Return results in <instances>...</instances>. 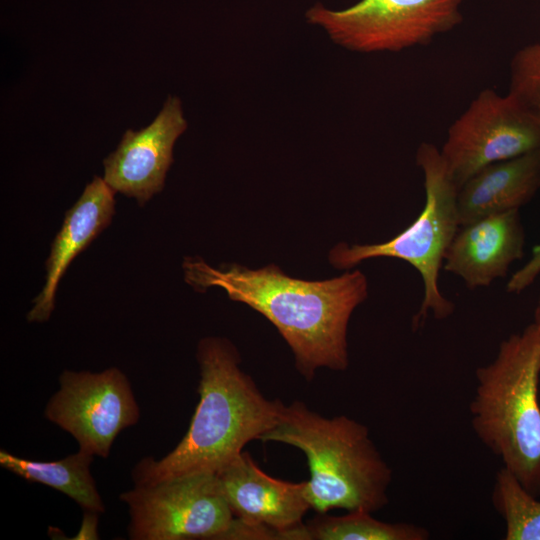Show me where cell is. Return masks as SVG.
Returning a JSON list of instances; mask_svg holds the SVG:
<instances>
[{"label":"cell","instance_id":"obj_16","mask_svg":"<svg viewBox=\"0 0 540 540\" xmlns=\"http://www.w3.org/2000/svg\"><path fill=\"white\" fill-rule=\"evenodd\" d=\"M307 540H427L430 532L422 526L375 519L365 510L342 516L318 513L305 524Z\"/></svg>","mask_w":540,"mask_h":540},{"label":"cell","instance_id":"obj_15","mask_svg":"<svg viewBox=\"0 0 540 540\" xmlns=\"http://www.w3.org/2000/svg\"><path fill=\"white\" fill-rule=\"evenodd\" d=\"M94 456L78 450L55 461H38L18 457L0 450V465L29 481L49 486L74 500L84 512L100 514L105 506L90 466Z\"/></svg>","mask_w":540,"mask_h":540},{"label":"cell","instance_id":"obj_3","mask_svg":"<svg viewBox=\"0 0 540 540\" xmlns=\"http://www.w3.org/2000/svg\"><path fill=\"white\" fill-rule=\"evenodd\" d=\"M259 440L301 450L310 472L307 498L317 513L334 508L374 513L388 502L392 469L363 423L346 415L325 417L301 401L283 403L277 422Z\"/></svg>","mask_w":540,"mask_h":540},{"label":"cell","instance_id":"obj_6","mask_svg":"<svg viewBox=\"0 0 540 540\" xmlns=\"http://www.w3.org/2000/svg\"><path fill=\"white\" fill-rule=\"evenodd\" d=\"M463 0H360L333 11L318 3L307 20L322 27L338 45L360 53L400 52L430 44L463 18Z\"/></svg>","mask_w":540,"mask_h":540},{"label":"cell","instance_id":"obj_18","mask_svg":"<svg viewBox=\"0 0 540 540\" xmlns=\"http://www.w3.org/2000/svg\"><path fill=\"white\" fill-rule=\"evenodd\" d=\"M509 71L508 93L540 121V40L516 51Z\"/></svg>","mask_w":540,"mask_h":540},{"label":"cell","instance_id":"obj_17","mask_svg":"<svg viewBox=\"0 0 540 540\" xmlns=\"http://www.w3.org/2000/svg\"><path fill=\"white\" fill-rule=\"evenodd\" d=\"M491 500L505 522V540H540V497L504 467L495 475Z\"/></svg>","mask_w":540,"mask_h":540},{"label":"cell","instance_id":"obj_1","mask_svg":"<svg viewBox=\"0 0 540 540\" xmlns=\"http://www.w3.org/2000/svg\"><path fill=\"white\" fill-rule=\"evenodd\" d=\"M183 267L186 281L195 289L220 287L230 299L265 316L290 346L296 368L306 380L322 367L347 369L349 319L368 295L361 271L308 281L290 277L273 264L256 270L236 264L216 269L188 259Z\"/></svg>","mask_w":540,"mask_h":540},{"label":"cell","instance_id":"obj_12","mask_svg":"<svg viewBox=\"0 0 540 540\" xmlns=\"http://www.w3.org/2000/svg\"><path fill=\"white\" fill-rule=\"evenodd\" d=\"M525 232L519 210L490 215L460 226L445 254L443 268L460 277L467 288L488 287L506 277L523 257Z\"/></svg>","mask_w":540,"mask_h":540},{"label":"cell","instance_id":"obj_11","mask_svg":"<svg viewBox=\"0 0 540 540\" xmlns=\"http://www.w3.org/2000/svg\"><path fill=\"white\" fill-rule=\"evenodd\" d=\"M216 476L236 518L276 530L282 540H307L302 519L311 508L307 481L293 483L264 473L243 451Z\"/></svg>","mask_w":540,"mask_h":540},{"label":"cell","instance_id":"obj_13","mask_svg":"<svg viewBox=\"0 0 540 540\" xmlns=\"http://www.w3.org/2000/svg\"><path fill=\"white\" fill-rule=\"evenodd\" d=\"M114 194L103 178L95 176L66 212L46 260L43 288L27 314L29 322H45L50 318L58 284L67 268L110 225L115 213Z\"/></svg>","mask_w":540,"mask_h":540},{"label":"cell","instance_id":"obj_2","mask_svg":"<svg viewBox=\"0 0 540 540\" xmlns=\"http://www.w3.org/2000/svg\"><path fill=\"white\" fill-rule=\"evenodd\" d=\"M199 402L177 446L161 459L145 457L132 470L134 485L170 478L216 474L277 422L283 402L269 400L240 368L230 341L203 338L197 347Z\"/></svg>","mask_w":540,"mask_h":540},{"label":"cell","instance_id":"obj_14","mask_svg":"<svg viewBox=\"0 0 540 540\" xmlns=\"http://www.w3.org/2000/svg\"><path fill=\"white\" fill-rule=\"evenodd\" d=\"M540 189V150L492 163L477 171L458 190L460 226L484 217L519 210Z\"/></svg>","mask_w":540,"mask_h":540},{"label":"cell","instance_id":"obj_9","mask_svg":"<svg viewBox=\"0 0 540 540\" xmlns=\"http://www.w3.org/2000/svg\"><path fill=\"white\" fill-rule=\"evenodd\" d=\"M44 416L71 434L79 450L107 458L118 434L139 421L140 408L119 368L98 373L64 370Z\"/></svg>","mask_w":540,"mask_h":540},{"label":"cell","instance_id":"obj_20","mask_svg":"<svg viewBox=\"0 0 540 540\" xmlns=\"http://www.w3.org/2000/svg\"><path fill=\"white\" fill-rule=\"evenodd\" d=\"M533 323L537 326L539 332H540V296L537 301V305L534 310V321Z\"/></svg>","mask_w":540,"mask_h":540},{"label":"cell","instance_id":"obj_8","mask_svg":"<svg viewBox=\"0 0 540 540\" xmlns=\"http://www.w3.org/2000/svg\"><path fill=\"white\" fill-rule=\"evenodd\" d=\"M537 150L540 121L509 93L486 88L451 124L440 154L459 190L483 167Z\"/></svg>","mask_w":540,"mask_h":540},{"label":"cell","instance_id":"obj_5","mask_svg":"<svg viewBox=\"0 0 540 540\" xmlns=\"http://www.w3.org/2000/svg\"><path fill=\"white\" fill-rule=\"evenodd\" d=\"M416 164L424 175L425 205L418 217L402 232L378 244L347 245L331 249L329 262L339 269H350L364 260L391 257L403 260L420 274L424 292L413 328L431 312L435 319L450 316L454 304L439 289V275L445 254L460 228L457 210L458 187L451 178L440 150L422 142L416 152Z\"/></svg>","mask_w":540,"mask_h":540},{"label":"cell","instance_id":"obj_19","mask_svg":"<svg viewBox=\"0 0 540 540\" xmlns=\"http://www.w3.org/2000/svg\"><path fill=\"white\" fill-rule=\"evenodd\" d=\"M539 275L540 243L533 247L529 260L508 280L506 291L508 293H520L530 287Z\"/></svg>","mask_w":540,"mask_h":540},{"label":"cell","instance_id":"obj_10","mask_svg":"<svg viewBox=\"0 0 540 540\" xmlns=\"http://www.w3.org/2000/svg\"><path fill=\"white\" fill-rule=\"evenodd\" d=\"M186 128L181 100L169 95L147 127L127 130L104 159V181L115 193L135 198L143 206L163 189L174 144Z\"/></svg>","mask_w":540,"mask_h":540},{"label":"cell","instance_id":"obj_4","mask_svg":"<svg viewBox=\"0 0 540 540\" xmlns=\"http://www.w3.org/2000/svg\"><path fill=\"white\" fill-rule=\"evenodd\" d=\"M469 405L478 439L521 485L540 497V332L534 323L499 344L477 367Z\"/></svg>","mask_w":540,"mask_h":540},{"label":"cell","instance_id":"obj_7","mask_svg":"<svg viewBox=\"0 0 540 540\" xmlns=\"http://www.w3.org/2000/svg\"><path fill=\"white\" fill-rule=\"evenodd\" d=\"M120 499L132 540H222L235 518L212 473L134 485Z\"/></svg>","mask_w":540,"mask_h":540}]
</instances>
